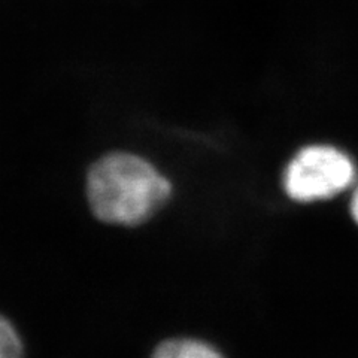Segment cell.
<instances>
[{
	"label": "cell",
	"instance_id": "obj_1",
	"mask_svg": "<svg viewBox=\"0 0 358 358\" xmlns=\"http://www.w3.org/2000/svg\"><path fill=\"white\" fill-rule=\"evenodd\" d=\"M172 184L154 164L130 152H112L87 175V199L93 214L117 226H139L171 199Z\"/></svg>",
	"mask_w": 358,
	"mask_h": 358
},
{
	"label": "cell",
	"instance_id": "obj_2",
	"mask_svg": "<svg viewBox=\"0 0 358 358\" xmlns=\"http://www.w3.org/2000/svg\"><path fill=\"white\" fill-rule=\"evenodd\" d=\"M358 182L354 157L330 142H310L296 150L285 163L281 187L296 205H318L348 193Z\"/></svg>",
	"mask_w": 358,
	"mask_h": 358
},
{
	"label": "cell",
	"instance_id": "obj_3",
	"mask_svg": "<svg viewBox=\"0 0 358 358\" xmlns=\"http://www.w3.org/2000/svg\"><path fill=\"white\" fill-rule=\"evenodd\" d=\"M152 358H226L214 346L197 339H169L159 345Z\"/></svg>",
	"mask_w": 358,
	"mask_h": 358
},
{
	"label": "cell",
	"instance_id": "obj_4",
	"mask_svg": "<svg viewBox=\"0 0 358 358\" xmlns=\"http://www.w3.org/2000/svg\"><path fill=\"white\" fill-rule=\"evenodd\" d=\"M0 358H24V346L13 322L0 315Z\"/></svg>",
	"mask_w": 358,
	"mask_h": 358
},
{
	"label": "cell",
	"instance_id": "obj_5",
	"mask_svg": "<svg viewBox=\"0 0 358 358\" xmlns=\"http://www.w3.org/2000/svg\"><path fill=\"white\" fill-rule=\"evenodd\" d=\"M348 215L354 226L358 229V182L352 187L348 199Z\"/></svg>",
	"mask_w": 358,
	"mask_h": 358
}]
</instances>
